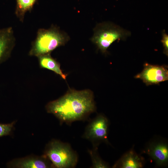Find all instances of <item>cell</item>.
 Listing matches in <instances>:
<instances>
[{
  "label": "cell",
  "instance_id": "cell-1",
  "mask_svg": "<svg viewBox=\"0 0 168 168\" xmlns=\"http://www.w3.org/2000/svg\"><path fill=\"white\" fill-rule=\"evenodd\" d=\"M47 109L60 122L68 124L84 119L96 110L93 93L89 90L70 89L62 97L49 103Z\"/></svg>",
  "mask_w": 168,
  "mask_h": 168
},
{
  "label": "cell",
  "instance_id": "cell-2",
  "mask_svg": "<svg viewBox=\"0 0 168 168\" xmlns=\"http://www.w3.org/2000/svg\"><path fill=\"white\" fill-rule=\"evenodd\" d=\"M69 40L67 34L56 26H52L47 29H40L30 54L39 57L49 54L57 47L64 45Z\"/></svg>",
  "mask_w": 168,
  "mask_h": 168
},
{
  "label": "cell",
  "instance_id": "cell-3",
  "mask_svg": "<svg viewBox=\"0 0 168 168\" xmlns=\"http://www.w3.org/2000/svg\"><path fill=\"white\" fill-rule=\"evenodd\" d=\"M131 32L119 26L110 22L97 24L94 29L91 39L103 53H106L111 44L116 40H125Z\"/></svg>",
  "mask_w": 168,
  "mask_h": 168
},
{
  "label": "cell",
  "instance_id": "cell-4",
  "mask_svg": "<svg viewBox=\"0 0 168 168\" xmlns=\"http://www.w3.org/2000/svg\"><path fill=\"white\" fill-rule=\"evenodd\" d=\"M44 155L57 168L74 167L78 161L76 152L68 144L56 140L47 144Z\"/></svg>",
  "mask_w": 168,
  "mask_h": 168
},
{
  "label": "cell",
  "instance_id": "cell-5",
  "mask_svg": "<svg viewBox=\"0 0 168 168\" xmlns=\"http://www.w3.org/2000/svg\"><path fill=\"white\" fill-rule=\"evenodd\" d=\"M109 122L107 118L99 115L92 119L87 126L83 137L97 147L101 142H108Z\"/></svg>",
  "mask_w": 168,
  "mask_h": 168
},
{
  "label": "cell",
  "instance_id": "cell-6",
  "mask_svg": "<svg viewBox=\"0 0 168 168\" xmlns=\"http://www.w3.org/2000/svg\"><path fill=\"white\" fill-rule=\"evenodd\" d=\"M135 78L141 80L147 86L159 84L168 80V67L146 63L142 72L137 74Z\"/></svg>",
  "mask_w": 168,
  "mask_h": 168
},
{
  "label": "cell",
  "instance_id": "cell-7",
  "mask_svg": "<svg viewBox=\"0 0 168 168\" xmlns=\"http://www.w3.org/2000/svg\"><path fill=\"white\" fill-rule=\"evenodd\" d=\"M44 155L42 157L29 156L16 159L7 164L9 167L18 168H47L54 167Z\"/></svg>",
  "mask_w": 168,
  "mask_h": 168
},
{
  "label": "cell",
  "instance_id": "cell-8",
  "mask_svg": "<svg viewBox=\"0 0 168 168\" xmlns=\"http://www.w3.org/2000/svg\"><path fill=\"white\" fill-rule=\"evenodd\" d=\"M15 40L12 27L0 29V63L9 56Z\"/></svg>",
  "mask_w": 168,
  "mask_h": 168
},
{
  "label": "cell",
  "instance_id": "cell-9",
  "mask_svg": "<svg viewBox=\"0 0 168 168\" xmlns=\"http://www.w3.org/2000/svg\"><path fill=\"white\" fill-rule=\"evenodd\" d=\"M148 154L157 164L162 166L166 165L168 161V147L163 142L151 143L147 150Z\"/></svg>",
  "mask_w": 168,
  "mask_h": 168
},
{
  "label": "cell",
  "instance_id": "cell-10",
  "mask_svg": "<svg viewBox=\"0 0 168 168\" xmlns=\"http://www.w3.org/2000/svg\"><path fill=\"white\" fill-rule=\"evenodd\" d=\"M142 166V159L132 150L125 154L114 164L113 167L139 168Z\"/></svg>",
  "mask_w": 168,
  "mask_h": 168
},
{
  "label": "cell",
  "instance_id": "cell-11",
  "mask_svg": "<svg viewBox=\"0 0 168 168\" xmlns=\"http://www.w3.org/2000/svg\"><path fill=\"white\" fill-rule=\"evenodd\" d=\"M40 66L55 72L64 79H66L67 75L63 73L59 64L49 55L46 54L39 56Z\"/></svg>",
  "mask_w": 168,
  "mask_h": 168
},
{
  "label": "cell",
  "instance_id": "cell-12",
  "mask_svg": "<svg viewBox=\"0 0 168 168\" xmlns=\"http://www.w3.org/2000/svg\"><path fill=\"white\" fill-rule=\"evenodd\" d=\"M36 0H16V7L15 13L21 21H23L25 15L27 12L30 11Z\"/></svg>",
  "mask_w": 168,
  "mask_h": 168
},
{
  "label": "cell",
  "instance_id": "cell-13",
  "mask_svg": "<svg viewBox=\"0 0 168 168\" xmlns=\"http://www.w3.org/2000/svg\"><path fill=\"white\" fill-rule=\"evenodd\" d=\"M97 150V147H94L92 149L89 150L88 151L92 162L91 167L94 168H108V165L99 156Z\"/></svg>",
  "mask_w": 168,
  "mask_h": 168
},
{
  "label": "cell",
  "instance_id": "cell-14",
  "mask_svg": "<svg viewBox=\"0 0 168 168\" xmlns=\"http://www.w3.org/2000/svg\"><path fill=\"white\" fill-rule=\"evenodd\" d=\"M14 124V122L8 124H0V137L10 134Z\"/></svg>",
  "mask_w": 168,
  "mask_h": 168
},
{
  "label": "cell",
  "instance_id": "cell-15",
  "mask_svg": "<svg viewBox=\"0 0 168 168\" xmlns=\"http://www.w3.org/2000/svg\"><path fill=\"white\" fill-rule=\"evenodd\" d=\"M162 39L161 41L164 48L163 53L166 56H168V35L165 30L162 32Z\"/></svg>",
  "mask_w": 168,
  "mask_h": 168
}]
</instances>
